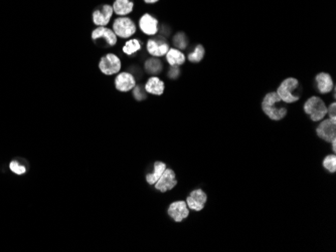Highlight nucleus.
Listing matches in <instances>:
<instances>
[{"label": "nucleus", "mask_w": 336, "mask_h": 252, "mask_svg": "<svg viewBox=\"0 0 336 252\" xmlns=\"http://www.w3.org/2000/svg\"><path fill=\"white\" fill-rule=\"evenodd\" d=\"M281 101L282 100L276 92L267 94L262 101L263 112L273 121H281L287 115V109L280 106Z\"/></svg>", "instance_id": "nucleus-1"}, {"label": "nucleus", "mask_w": 336, "mask_h": 252, "mask_svg": "<svg viewBox=\"0 0 336 252\" xmlns=\"http://www.w3.org/2000/svg\"><path fill=\"white\" fill-rule=\"evenodd\" d=\"M304 112L313 122H319L322 121L327 115V106L320 98L311 97L304 104Z\"/></svg>", "instance_id": "nucleus-2"}, {"label": "nucleus", "mask_w": 336, "mask_h": 252, "mask_svg": "<svg viewBox=\"0 0 336 252\" xmlns=\"http://www.w3.org/2000/svg\"><path fill=\"white\" fill-rule=\"evenodd\" d=\"M298 88H299L298 80L294 78H288L281 83L276 93L278 94L282 101L286 103H292L299 100V96L294 94V92L297 91Z\"/></svg>", "instance_id": "nucleus-3"}, {"label": "nucleus", "mask_w": 336, "mask_h": 252, "mask_svg": "<svg viewBox=\"0 0 336 252\" xmlns=\"http://www.w3.org/2000/svg\"><path fill=\"white\" fill-rule=\"evenodd\" d=\"M114 33L122 39H128L136 32V25L129 17H119L113 23Z\"/></svg>", "instance_id": "nucleus-4"}, {"label": "nucleus", "mask_w": 336, "mask_h": 252, "mask_svg": "<svg viewBox=\"0 0 336 252\" xmlns=\"http://www.w3.org/2000/svg\"><path fill=\"white\" fill-rule=\"evenodd\" d=\"M121 66L122 64L120 58L113 53H108L104 55L99 62L100 70L107 76H113L115 74H118L121 70Z\"/></svg>", "instance_id": "nucleus-5"}, {"label": "nucleus", "mask_w": 336, "mask_h": 252, "mask_svg": "<svg viewBox=\"0 0 336 252\" xmlns=\"http://www.w3.org/2000/svg\"><path fill=\"white\" fill-rule=\"evenodd\" d=\"M176 185H177V180L174 171L167 168L164 170L163 174L158 179V181L154 184L155 189L162 193L172 190Z\"/></svg>", "instance_id": "nucleus-6"}, {"label": "nucleus", "mask_w": 336, "mask_h": 252, "mask_svg": "<svg viewBox=\"0 0 336 252\" xmlns=\"http://www.w3.org/2000/svg\"><path fill=\"white\" fill-rule=\"evenodd\" d=\"M317 136L325 142L331 143L336 139V121L331 119L324 120L316 129Z\"/></svg>", "instance_id": "nucleus-7"}, {"label": "nucleus", "mask_w": 336, "mask_h": 252, "mask_svg": "<svg viewBox=\"0 0 336 252\" xmlns=\"http://www.w3.org/2000/svg\"><path fill=\"white\" fill-rule=\"evenodd\" d=\"M167 212L175 222H181L189 217L190 208L186 201L172 202L169 205Z\"/></svg>", "instance_id": "nucleus-8"}, {"label": "nucleus", "mask_w": 336, "mask_h": 252, "mask_svg": "<svg viewBox=\"0 0 336 252\" xmlns=\"http://www.w3.org/2000/svg\"><path fill=\"white\" fill-rule=\"evenodd\" d=\"M115 87L119 92L127 93L136 87L135 78L130 73H121L115 79Z\"/></svg>", "instance_id": "nucleus-9"}, {"label": "nucleus", "mask_w": 336, "mask_h": 252, "mask_svg": "<svg viewBox=\"0 0 336 252\" xmlns=\"http://www.w3.org/2000/svg\"><path fill=\"white\" fill-rule=\"evenodd\" d=\"M207 201V196L205 192L201 189H196L192 191L191 195L187 198V204L189 208L193 211H201Z\"/></svg>", "instance_id": "nucleus-10"}, {"label": "nucleus", "mask_w": 336, "mask_h": 252, "mask_svg": "<svg viewBox=\"0 0 336 252\" xmlns=\"http://www.w3.org/2000/svg\"><path fill=\"white\" fill-rule=\"evenodd\" d=\"M113 6L111 5H103L102 8L99 10L97 9L93 13V21L98 26H106L113 15Z\"/></svg>", "instance_id": "nucleus-11"}, {"label": "nucleus", "mask_w": 336, "mask_h": 252, "mask_svg": "<svg viewBox=\"0 0 336 252\" xmlns=\"http://www.w3.org/2000/svg\"><path fill=\"white\" fill-rule=\"evenodd\" d=\"M169 51V45L162 39L160 40H150L147 43V51L156 57L163 56Z\"/></svg>", "instance_id": "nucleus-12"}, {"label": "nucleus", "mask_w": 336, "mask_h": 252, "mask_svg": "<svg viewBox=\"0 0 336 252\" xmlns=\"http://www.w3.org/2000/svg\"><path fill=\"white\" fill-rule=\"evenodd\" d=\"M140 29L147 35H154L158 31V20L152 15L146 13L139 20Z\"/></svg>", "instance_id": "nucleus-13"}, {"label": "nucleus", "mask_w": 336, "mask_h": 252, "mask_svg": "<svg viewBox=\"0 0 336 252\" xmlns=\"http://www.w3.org/2000/svg\"><path fill=\"white\" fill-rule=\"evenodd\" d=\"M92 39L98 41L100 39H105L108 46L113 47L117 44V35L113 30L107 28L106 26H98L96 29L92 32Z\"/></svg>", "instance_id": "nucleus-14"}, {"label": "nucleus", "mask_w": 336, "mask_h": 252, "mask_svg": "<svg viewBox=\"0 0 336 252\" xmlns=\"http://www.w3.org/2000/svg\"><path fill=\"white\" fill-rule=\"evenodd\" d=\"M317 88L321 94H328L333 90V81L329 74L320 73L315 78Z\"/></svg>", "instance_id": "nucleus-15"}, {"label": "nucleus", "mask_w": 336, "mask_h": 252, "mask_svg": "<svg viewBox=\"0 0 336 252\" xmlns=\"http://www.w3.org/2000/svg\"><path fill=\"white\" fill-rule=\"evenodd\" d=\"M144 90L151 95L161 96L164 93V83L159 78L152 77L147 81Z\"/></svg>", "instance_id": "nucleus-16"}, {"label": "nucleus", "mask_w": 336, "mask_h": 252, "mask_svg": "<svg viewBox=\"0 0 336 252\" xmlns=\"http://www.w3.org/2000/svg\"><path fill=\"white\" fill-rule=\"evenodd\" d=\"M134 3L131 0H115L113 4V10L120 16L128 15L132 12Z\"/></svg>", "instance_id": "nucleus-17"}, {"label": "nucleus", "mask_w": 336, "mask_h": 252, "mask_svg": "<svg viewBox=\"0 0 336 252\" xmlns=\"http://www.w3.org/2000/svg\"><path fill=\"white\" fill-rule=\"evenodd\" d=\"M165 169H166V164L165 163L160 162V161L155 162L153 172L146 175V182L149 185H154L158 181V179L161 177V175L163 174Z\"/></svg>", "instance_id": "nucleus-18"}, {"label": "nucleus", "mask_w": 336, "mask_h": 252, "mask_svg": "<svg viewBox=\"0 0 336 252\" xmlns=\"http://www.w3.org/2000/svg\"><path fill=\"white\" fill-rule=\"evenodd\" d=\"M166 55V60L171 66H177V65H182L186 62V55L176 49H169L167 51Z\"/></svg>", "instance_id": "nucleus-19"}, {"label": "nucleus", "mask_w": 336, "mask_h": 252, "mask_svg": "<svg viewBox=\"0 0 336 252\" xmlns=\"http://www.w3.org/2000/svg\"><path fill=\"white\" fill-rule=\"evenodd\" d=\"M141 46H142V44H141L140 41L130 40L123 47V51H124V53H126L128 55H132V54H134L137 51L141 50Z\"/></svg>", "instance_id": "nucleus-20"}, {"label": "nucleus", "mask_w": 336, "mask_h": 252, "mask_svg": "<svg viewBox=\"0 0 336 252\" xmlns=\"http://www.w3.org/2000/svg\"><path fill=\"white\" fill-rule=\"evenodd\" d=\"M145 68L147 73L157 75L162 69V63L156 58H151L147 60V62L145 63Z\"/></svg>", "instance_id": "nucleus-21"}, {"label": "nucleus", "mask_w": 336, "mask_h": 252, "mask_svg": "<svg viewBox=\"0 0 336 252\" xmlns=\"http://www.w3.org/2000/svg\"><path fill=\"white\" fill-rule=\"evenodd\" d=\"M204 48L201 46V45H198L194 51H192V53H190L189 55V59L192 61V62H199L203 56H204Z\"/></svg>", "instance_id": "nucleus-22"}, {"label": "nucleus", "mask_w": 336, "mask_h": 252, "mask_svg": "<svg viewBox=\"0 0 336 252\" xmlns=\"http://www.w3.org/2000/svg\"><path fill=\"white\" fill-rule=\"evenodd\" d=\"M323 167L329 171L330 173L336 172V156L335 155H329L325 157L323 160Z\"/></svg>", "instance_id": "nucleus-23"}, {"label": "nucleus", "mask_w": 336, "mask_h": 252, "mask_svg": "<svg viewBox=\"0 0 336 252\" xmlns=\"http://www.w3.org/2000/svg\"><path fill=\"white\" fill-rule=\"evenodd\" d=\"M9 169L16 175H22L26 172V168L21 165L18 161H11L9 164Z\"/></svg>", "instance_id": "nucleus-24"}, {"label": "nucleus", "mask_w": 336, "mask_h": 252, "mask_svg": "<svg viewBox=\"0 0 336 252\" xmlns=\"http://www.w3.org/2000/svg\"><path fill=\"white\" fill-rule=\"evenodd\" d=\"M174 45H175V47H177L178 50L186 49L188 46V39H187L186 34L181 33V32L176 34L174 38Z\"/></svg>", "instance_id": "nucleus-25"}, {"label": "nucleus", "mask_w": 336, "mask_h": 252, "mask_svg": "<svg viewBox=\"0 0 336 252\" xmlns=\"http://www.w3.org/2000/svg\"><path fill=\"white\" fill-rule=\"evenodd\" d=\"M336 104L335 102H332L327 107V115L329 116V119L336 121Z\"/></svg>", "instance_id": "nucleus-26"}, {"label": "nucleus", "mask_w": 336, "mask_h": 252, "mask_svg": "<svg viewBox=\"0 0 336 252\" xmlns=\"http://www.w3.org/2000/svg\"><path fill=\"white\" fill-rule=\"evenodd\" d=\"M134 96L136 98V100L138 101H141L146 98V95L144 93H142V90L139 88V87H136L135 88V91H134Z\"/></svg>", "instance_id": "nucleus-27"}, {"label": "nucleus", "mask_w": 336, "mask_h": 252, "mask_svg": "<svg viewBox=\"0 0 336 252\" xmlns=\"http://www.w3.org/2000/svg\"><path fill=\"white\" fill-rule=\"evenodd\" d=\"M169 73H170V74H169L170 78L174 79V78H176V77L178 76V74H179V70H178L177 66H172V68H171V70H170Z\"/></svg>", "instance_id": "nucleus-28"}, {"label": "nucleus", "mask_w": 336, "mask_h": 252, "mask_svg": "<svg viewBox=\"0 0 336 252\" xmlns=\"http://www.w3.org/2000/svg\"><path fill=\"white\" fill-rule=\"evenodd\" d=\"M335 143H336V139L335 140H333V141L331 142V144H332V150H333V152H334V153H335L336 151Z\"/></svg>", "instance_id": "nucleus-29"}, {"label": "nucleus", "mask_w": 336, "mask_h": 252, "mask_svg": "<svg viewBox=\"0 0 336 252\" xmlns=\"http://www.w3.org/2000/svg\"><path fill=\"white\" fill-rule=\"evenodd\" d=\"M144 1L146 3H155V2H157L159 0H144Z\"/></svg>", "instance_id": "nucleus-30"}]
</instances>
